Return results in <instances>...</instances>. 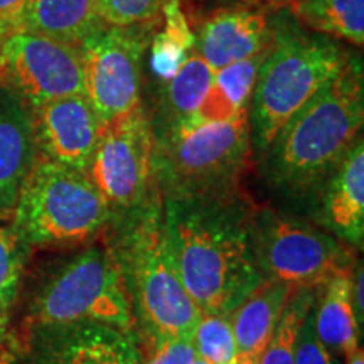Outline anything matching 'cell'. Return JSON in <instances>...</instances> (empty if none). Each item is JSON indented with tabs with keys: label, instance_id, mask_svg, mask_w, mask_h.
Segmentation results:
<instances>
[{
	"label": "cell",
	"instance_id": "cell-1",
	"mask_svg": "<svg viewBox=\"0 0 364 364\" xmlns=\"http://www.w3.org/2000/svg\"><path fill=\"white\" fill-rule=\"evenodd\" d=\"M179 275L201 314L230 316L263 280L253 257L255 204L243 191L162 198Z\"/></svg>",
	"mask_w": 364,
	"mask_h": 364
},
{
	"label": "cell",
	"instance_id": "cell-2",
	"mask_svg": "<svg viewBox=\"0 0 364 364\" xmlns=\"http://www.w3.org/2000/svg\"><path fill=\"white\" fill-rule=\"evenodd\" d=\"M363 61L353 54L258 157L268 188L285 203L309 209L327 177L363 139Z\"/></svg>",
	"mask_w": 364,
	"mask_h": 364
},
{
	"label": "cell",
	"instance_id": "cell-3",
	"mask_svg": "<svg viewBox=\"0 0 364 364\" xmlns=\"http://www.w3.org/2000/svg\"><path fill=\"white\" fill-rule=\"evenodd\" d=\"M115 255L129 294L135 327L150 339L188 338L201 312L182 284L167 238L161 191L142 208L113 221Z\"/></svg>",
	"mask_w": 364,
	"mask_h": 364
},
{
	"label": "cell",
	"instance_id": "cell-4",
	"mask_svg": "<svg viewBox=\"0 0 364 364\" xmlns=\"http://www.w3.org/2000/svg\"><path fill=\"white\" fill-rule=\"evenodd\" d=\"M351 58L338 41L302 29L294 16L292 19L282 16L275 43L263 59L248 105L250 139L257 157Z\"/></svg>",
	"mask_w": 364,
	"mask_h": 364
},
{
	"label": "cell",
	"instance_id": "cell-5",
	"mask_svg": "<svg viewBox=\"0 0 364 364\" xmlns=\"http://www.w3.org/2000/svg\"><path fill=\"white\" fill-rule=\"evenodd\" d=\"M112 211L85 171L36 161L22 184L11 225L29 248H73L110 230Z\"/></svg>",
	"mask_w": 364,
	"mask_h": 364
},
{
	"label": "cell",
	"instance_id": "cell-6",
	"mask_svg": "<svg viewBox=\"0 0 364 364\" xmlns=\"http://www.w3.org/2000/svg\"><path fill=\"white\" fill-rule=\"evenodd\" d=\"M252 154L247 108L225 122L154 134V176L162 198L233 193Z\"/></svg>",
	"mask_w": 364,
	"mask_h": 364
},
{
	"label": "cell",
	"instance_id": "cell-7",
	"mask_svg": "<svg viewBox=\"0 0 364 364\" xmlns=\"http://www.w3.org/2000/svg\"><path fill=\"white\" fill-rule=\"evenodd\" d=\"M70 324H103L135 334L130 299L110 247H91L65 262L33 297L26 329Z\"/></svg>",
	"mask_w": 364,
	"mask_h": 364
},
{
	"label": "cell",
	"instance_id": "cell-8",
	"mask_svg": "<svg viewBox=\"0 0 364 364\" xmlns=\"http://www.w3.org/2000/svg\"><path fill=\"white\" fill-rule=\"evenodd\" d=\"M250 236L263 279L292 289L316 290L332 277L353 272L358 263L356 250L316 223L282 209L255 206Z\"/></svg>",
	"mask_w": 364,
	"mask_h": 364
},
{
	"label": "cell",
	"instance_id": "cell-9",
	"mask_svg": "<svg viewBox=\"0 0 364 364\" xmlns=\"http://www.w3.org/2000/svg\"><path fill=\"white\" fill-rule=\"evenodd\" d=\"M85 172L107 201L113 221L152 199L159 191L154 176V132L144 103L105 125Z\"/></svg>",
	"mask_w": 364,
	"mask_h": 364
},
{
	"label": "cell",
	"instance_id": "cell-10",
	"mask_svg": "<svg viewBox=\"0 0 364 364\" xmlns=\"http://www.w3.org/2000/svg\"><path fill=\"white\" fill-rule=\"evenodd\" d=\"M152 26H103L80 44L85 95L108 124L142 105V61Z\"/></svg>",
	"mask_w": 364,
	"mask_h": 364
},
{
	"label": "cell",
	"instance_id": "cell-11",
	"mask_svg": "<svg viewBox=\"0 0 364 364\" xmlns=\"http://www.w3.org/2000/svg\"><path fill=\"white\" fill-rule=\"evenodd\" d=\"M0 88L29 108L68 95H85L80 46L26 31L9 33L0 43Z\"/></svg>",
	"mask_w": 364,
	"mask_h": 364
},
{
	"label": "cell",
	"instance_id": "cell-12",
	"mask_svg": "<svg viewBox=\"0 0 364 364\" xmlns=\"http://www.w3.org/2000/svg\"><path fill=\"white\" fill-rule=\"evenodd\" d=\"M14 364H140L135 334L103 324L26 329Z\"/></svg>",
	"mask_w": 364,
	"mask_h": 364
},
{
	"label": "cell",
	"instance_id": "cell-13",
	"mask_svg": "<svg viewBox=\"0 0 364 364\" xmlns=\"http://www.w3.org/2000/svg\"><path fill=\"white\" fill-rule=\"evenodd\" d=\"M38 157L85 171L105 129L86 95H68L31 108Z\"/></svg>",
	"mask_w": 364,
	"mask_h": 364
},
{
	"label": "cell",
	"instance_id": "cell-14",
	"mask_svg": "<svg viewBox=\"0 0 364 364\" xmlns=\"http://www.w3.org/2000/svg\"><path fill=\"white\" fill-rule=\"evenodd\" d=\"M275 9L258 4H233L218 9L199 26L194 38V53L213 70L233 65L268 51L275 43L280 17Z\"/></svg>",
	"mask_w": 364,
	"mask_h": 364
},
{
	"label": "cell",
	"instance_id": "cell-15",
	"mask_svg": "<svg viewBox=\"0 0 364 364\" xmlns=\"http://www.w3.org/2000/svg\"><path fill=\"white\" fill-rule=\"evenodd\" d=\"M309 213L312 223L363 250L364 241V142L359 139L336 171L314 196Z\"/></svg>",
	"mask_w": 364,
	"mask_h": 364
},
{
	"label": "cell",
	"instance_id": "cell-16",
	"mask_svg": "<svg viewBox=\"0 0 364 364\" xmlns=\"http://www.w3.org/2000/svg\"><path fill=\"white\" fill-rule=\"evenodd\" d=\"M36 161L31 108L9 90L0 88V221L12 218L22 184Z\"/></svg>",
	"mask_w": 364,
	"mask_h": 364
},
{
	"label": "cell",
	"instance_id": "cell-17",
	"mask_svg": "<svg viewBox=\"0 0 364 364\" xmlns=\"http://www.w3.org/2000/svg\"><path fill=\"white\" fill-rule=\"evenodd\" d=\"M103 26L98 0H26L16 31L80 46Z\"/></svg>",
	"mask_w": 364,
	"mask_h": 364
},
{
	"label": "cell",
	"instance_id": "cell-18",
	"mask_svg": "<svg viewBox=\"0 0 364 364\" xmlns=\"http://www.w3.org/2000/svg\"><path fill=\"white\" fill-rule=\"evenodd\" d=\"M353 272L339 273L316 289L312 304L314 327L334 358L348 359L359 348L361 326L351 300Z\"/></svg>",
	"mask_w": 364,
	"mask_h": 364
},
{
	"label": "cell",
	"instance_id": "cell-19",
	"mask_svg": "<svg viewBox=\"0 0 364 364\" xmlns=\"http://www.w3.org/2000/svg\"><path fill=\"white\" fill-rule=\"evenodd\" d=\"M215 70L194 51L184 58L169 80H164L156 112L150 115L154 134L179 129L194 115L211 88Z\"/></svg>",
	"mask_w": 364,
	"mask_h": 364
},
{
	"label": "cell",
	"instance_id": "cell-20",
	"mask_svg": "<svg viewBox=\"0 0 364 364\" xmlns=\"http://www.w3.org/2000/svg\"><path fill=\"white\" fill-rule=\"evenodd\" d=\"M292 292V287L263 279L230 314L238 353H263Z\"/></svg>",
	"mask_w": 364,
	"mask_h": 364
},
{
	"label": "cell",
	"instance_id": "cell-21",
	"mask_svg": "<svg viewBox=\"0 0 364 364\" xmlns=\"http://www.w3.org/2000/svg\"><path fill=\"white\" fill-rule=\"evenodd\" d=\"M289 7L295 21L314 33L356 48L364 43V0H297Z\"/></svg>",
	"mask_w": 364,
	"mask_h": 364
},
{
	"label": "cell",
	"instance_id": "cell-22",
	"mask_svg": "<svg viewBox=\"0 0 364 364\" xmlns=\"http://www.w3.org/2000/svg\"><path fill=\"white\" fill-rule=\"evenodd\" d=\"M314 297V289H294L258 364H294L300 327L311 311Z\"/></svg>",
	"mask_w": 364,
	"mask_h": 364
},
{
	"label": "cell",
	"instance_id": "cell-23",
	"mask_svg": "<svg viewBox=\"0 0 364 364\" xmlns=\"http://www.w3.org/2000/svg\"><path fill=\"white\" fill-rule=\"evenodd\" d=\"M196 356L209 364H230L238 356L230 316L201 314L193 332Z\"/></svg>",
	"mask_w": 364,
	"mask_h": 364
},
{
	"label": "cell",
	"instance_id": "cell-24",
	"mask_svg": "<svg viewBox=\"0 0 364 364\" xmlns=\"http://www.w3.org/2000/svg\"><path fill=\"white\" fill-rule=\"evenodd\" d=\"M29 247L12 225H0V311L6 312L19 295Z\"/></svg>",
	"mask_w": 364,
	"mask_h": 364
},
{
	"label": "cell",
	"instance_id": "cell-25",
	"mask_svg": "<svg viewBox=\"0 0 364 364\" xmlns=\"http://www.w3.org/2000/svg\"><path fill=\"white\" fill-rule=\"evenodd\" d=\"M268 51H263L257 56L243 59V61L233 63V65L223 68V70L215 71V80H213L211 88L223 100H226L235 110L240 112L248 108L255 83H257L258 71H260V66Z\"/></svg>",
	"mask_w": 364,
	"mask_h": 364
},
{
	"label": "cell",
	"instance_id": "cell-26",
	"mask_svg": "<svg viewBox=\"0 0 364 364\" xmlns=\"http://www.w3.org/2000/svg\"><path fill=\"white\" fill-rule=\"evenodd\" d=\"M174 0H98L105 26H152Z\"/></svg>",
	"mask_w": 364,
	"mask_h": 364
},
{
	"label": "cell",
	"instance_id": "cell-27",
	"mask_svg": "<svg viewBox=\"0 0 364 364\" xmlns=\"http://www.w3.org/2000/svg\"><path fill=\"white\" fill-rule=\"evenodd\" d=\"M136 348L140 364H193L196 359L193 339L188 338H144V344Z\"/></svg>",
	"mask_w": 364,
	"mask_h": 364
},
{
	"label": "cell",
	"instance_id": "cell-28",
	"mask_svg": "<svg viewBox=\"0 0 364 364\" xmlns=\"http://www.w3.org/2000/svg\"><path fill=\"white\" fill-rule=\"evenodd\" d=\"M294 364H336V358L318 339L316 327H314L312 307L302 327H300L297 346H295Z\"/></svg>",
	"mask_w": 364,
	"mask_h": 364
},
{
	"label": "cell",
	"instance_id": "cell-29",
	"mask_svg": "<svg viewBox=\"0 0 364 364\" xmlns=\"http://www.w3.org/2000/svg\"><path fill=\"white\" fill-rule=\"evenodd\" d=\"M363 287H364V268H363V263L358 262L353 268V275H351V300H353L354 314H356V318L361 327H363V321H364Z\"/></svg>",
	"mask_w": 364,
	"mask_h": 364
},
{
	"label": "cell",
	"instance_id": "cell-30",
	"mask_svg": "<svg viewBox=\"0 0 364 364\" xmlns=\"http://www.w3.org/2000/svg\"><path fill=\"white\" fill-rule=\"evenodd\" d=\"M26 0H0V26L7 31L14 33L17 26L19 14L24 7Z\"/></svg>",
	"mask_w": 364,
	"mask_h": 364
},
{
	"label": "cell",
	"instance_id": "cell-31",
	"mask_svg": "<svg viewBox=\"0 0 364 364\" xmlns=\"http://www.w3.org/2000/svg\"><path fill=\"white\" fill-rule=\"evenodd\" d=\"M238 4H258V6H270V7H282L292 6L297 0H236Z\"/></svg>",
	"mask_w": 364,
	"mask_h": 364
},
{
	"label": "cell",
	"instance_id": "cell-32",
	"mask_svg": "<svg viewBox=\"0 0 364 364\" xmlns=\"http://www.w3.org/2000/svg\"><path fill=\"white\" fill-rule=\"evenodd\" d=\"M258 361H260V354L238 353V356H236L230 364H258Z\"/></svg>",
	"mask_w": 364,
	"mask_h": 364
},
{
	"label": "cell",
	"instance_id": "cell-33",
	"mask_svg": "<svg viewBox=\"0 0 364 364\" xmlns=\"http://www.w3.org/2000/svg\"><path fill=\"white\" fill-rule=\"evenodd\" d=\"M14 358H16V349L6 344L0 346V364H14Z\"/></svg>",
	"mask_w": 364,
	"mask_h": 364
},
{
	"label": "cell",
	"instance_id": "cell-34",
	"mask_svg": "<svg viewBox=\"0 0 364 364\" xmlns=\"http://www.w3.org/2000/svg\"><path fill=\"white\" fill-rule=\"evenodd\" d=\"M346 364H364V353L361 348H358L351 356L346 359Z\"/></svg>",
	"mask_w": 364,
	"mask_h": 364
},
{
	"label": "cell",
	"instance_id": "cell-35",
	"mask_svg": "<svg viewBox=\"0 0 364 364\" xmlns=\"http://www.w3.org/2000/svg\"><path fill=\"white\" fill-rule=\"evenodd\" d=\"M6 327H7V321H6V312L0 311V346L6 344Z\"/></svg>",
	"mask_w": 364,
	"mask_h": 364
},
{
	"label": "cell",
	"instance_id": "cell-36",
	"mask_svg": "<svg viewBox=\"0 0 364 364\" xmlns=\"http://www.w3.org/2000/svg\"><path fill=\"white\" fill-rule=\"evenodd\" d=\"M9 33H7V31L6 29H4V27L2 26H0V43H2V39L4 38H6V36H7Z\"/></svg>",
	"mask_w": 364,
	"mask_h": 364
},
{
	"label": "cell",
	"instance_id": "cell-37",
	"mask_svg": "<svg viewBox=\"0 0 364 364\" xmlns=\"http://www.w3.org/2000/svg\"><path fill=\"white\" fill-rule=\"evenodd\" d=\"M193 364H209V363H206V361H204V359H201V358L196 356V359L193 361Z\"/></svg>",
	"mask_w": 364,
	"mask_h": 364
}]
</instances>
